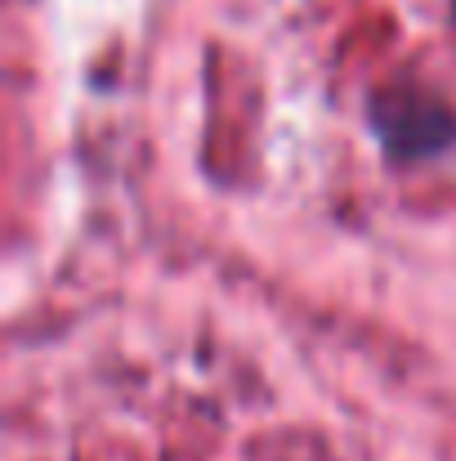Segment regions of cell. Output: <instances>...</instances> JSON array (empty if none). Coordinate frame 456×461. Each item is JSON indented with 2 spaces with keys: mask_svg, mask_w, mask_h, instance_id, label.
Returning a JSON list of instances; mask_svg holds the SVG:
<instances>
[{
  "mask_svg": "<svg viewBox=\"0 0 456 461\" xmlns=\"http://www.w3.org/2000/svg\"><path fill=\"white\" fill-rule=\"evenodd\" d=\"M367 131L389 166H425L456 153V104L421 81H380L367 95Z\"/></svg>",
  "mask_w": 456,
  "mask_h": 461,
  "instance_id": "obj_1",
  "label": "cell"
}]
</instances>
